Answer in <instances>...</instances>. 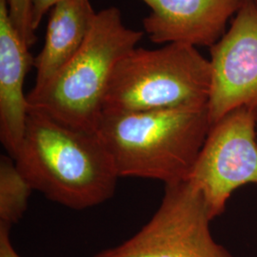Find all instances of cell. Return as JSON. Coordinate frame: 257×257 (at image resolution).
Masks as SVG:
<instances>
[{
    "label": "cell",
    "mask_w": 257,
    "mask_h": 257,
    "mask_svg": "<svg viewBox=\"0 0 257 257\" xmlns=\"http://www.w3.org/2000/svg\"><path fill=\"white\" fill-rule=\"evenodd\" d=\"M15 161L34 190L74 210L110 199L119 178L97 133L69 127L37 110H29Z\"/></svg>",
    "instance_id": "1"
},
{
    "label": "cell",
    "mask_w": 257,
    "mask_h": 257,
    "mask_svg": "<svg viewBox=\"0 0 257 257\" xmlns=\"http://www.w3.org/2000/svg\"><path fill=\"white\" fill-rule=\"evenodd\" d=\"M208 106L163 110H104L96 133L119 177L165 185L188 180L208 136Z\"/></svg>",
    "instance_id": "2"
},
{
    "label": "cell",
    "mask_w": 257,
    "mask_h": 257,
    "mask_svg": "<svg viewBox=\"0 0 257 257\" xmlns=\"http://www.w3.org/2000/svg\"><path fill=\"white\" fill-rule=\"evenodd\" d=\"M144 35L124 24L117 7L97 12L77 54L48 82L28 93L29 110L69 127L96 133L111 74Z\"/></svg>",
    "instance_id": "3"
},
{
    "label": "cell",
    "mask_w": 257,
    "mask_h": 257,
    "mask_svg": "<svg viewBox=\"0 0 257 257\" xmlns=\"http://www.w3.org/2000/svg\"><path fill=\"white\" fill-rule=\"evenodd\" d=\"M211 81L210 60L196 47L182 43L153 50L137 47L115 66L103 110L208 106Z\"/></svg>",
    "instance_id": "4"
},
{
    "label": "cell",
    "mask_w": 257,
    "mask_h": 257,
    "mask_svg": "<svg viewBox=\"0 0 257 257\" xmlns=\"http://www.w3.org/2000/svg\"><path fill=\"white\" fill-rule=\"evenodd\" d=\"M202 193L190 181L165 185L154 216L133 237L93 257H233L211 235Z\"/></svg>",
    "instance_id": "5"
},
{
    "label": "cell",
    "mask_w": 257,
    "mask_h": 257,
    "mask_svg": "<svg viewBox=\"0 0 257 257\" xmlns=\"http://www.w3.org/2000/svg\"><path fill=\"white\" fill-rule=\"evenodd\" d=\"M188 181L202 193L212 220L237 189L257 185V110L239 107L211 125Z\"/></svg>",
    "instance_id": "6"
},
{
    "label": "cell",
    "mask_w": 257,
    "mask_h": 257,
    "mask_svg": "<svg viewBox=\"0 0 257 257\" xmlns=\"http://www.w3.org/2000/svg\"><path fill=\"white\" fill-rule=\"evenodd\" d=\"M211 126L239 107L257 110V6L244 0L223 37L210 48Z\"/></svg>",
    "instance_id": "7"
},
{
    "label": "cell",
    "mask_w": 257,
    "mask_h": 257,
    "mask_svg": "<svg viewBox=\"0 0 257 257\" xmlns=\"http://www.w3.org/2000/svg\"><path fill=\"white\" fill-rule=\"evenodd\" d=\"M151 9L143 32L156 44L214 45L244 0H141Z\"/></svg>",
    "instance_id": "8"
},
{
    "label": "cell",
    "mask_w": 257,
    "mask_h": 257,
    "mask_svg": "<svg viewBox=\"0 0 257 257\" xmlns=\"http://www.w3.org/2000/svg\"><path fill=\"white\" fill-rule=\"evenodd\" d=\"M29 49L10 19L6 0H0V139L14 159L29 113L23 88L35 59Z\"/></svg>",
    "instance_id": "9"
},
{
    "label": "cell",
    "mask_w": 257,
    "mask_h": 257,
    "mask_svg": "<svg viewBox=\"0 0 257 257\" xmlns=\"http://www.w3.org/2000/svg\"><path fill=\"white\" fill-rule=\"evenodd\" d=\"M96 14L90 0H65L51 10L44 45L34 59V88L48 82L77 54Z\"/></svg>",
    "instance_id": "10"
},
{
    "label": "cell",
    "mask_w": 257,
    "mask_h": 257,
    "mask_svg": "<svg viewBox=\"0 0 257 257\" xmlns=\"http://www.w3.org/2000/svg\"><path fill=\"white\" fill-rule=\"evenodd\" d=\"M34 188L21 174L13 157H0V224L18 223L25 211Z\"/></svg>",
    "instance_id": "11"
},
{
    "label": "cell",
    "mask_w": 257,
    "mask_h": 257,
    "mask_svg": "<svg viewBox=\"0 0 257 257\" xmlns=\"http://www.w3.org/2000/svg\"><path fill=\"white\" fill-rule=\"evenodd\" d=\"M6 3L14 27L31 48L37 41V35L32 26V0H6Z\"/></svg>",
    "instance_id": "12"
},
{
    "label": "cell",
    "mask_w": 257,
    "mask_h": 257,
    "mask_svg": "<svg viewBox=\"0 0 257 257\" xmlns=\"http://www.w3.org/2000/svg\"><path fill=\"white\" fill-rule=\"evenodd\" d=\"M62 1L65 0H32V26L35 32L47 13Z\"/></svg>",
    "instance_id": "13"
},
{
    "label": "cell",
    "mask_w": 257,
    "mask_h": 257,
    "mask_svg": "<svg viewBox=\"0 0 257 257\" xmlns=\"http://www.w3.org/2000/svg\"><path fill=\"white\" fill-rule=\"evenodd\" d=\"M10 230L9 226L0 224V257H21L12 244Z\"/></svg>",
    "instance_id": "14"
},
{
    "label": "cell",
    "mask_w": 257,
    "mask_h": 257,
    "mask_svg": "<svg viewBox=\"0 0 257 257\" xmlns=\"http://www.w3.org/2000/svg\"><path fill=\"white\" fill-rule=\"evenodd\" d=\"M250 1H251V2H253V3H254V4L257 6V0H250Z\"/></svg>",
    "instance_id": "15"
}]
</instances>
